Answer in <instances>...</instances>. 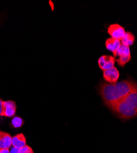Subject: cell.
I'll list each match as a JSON object with an SVG mask.
<instances>
[{
    "mask_svg": "<svg viewBox=\"0 0 137 153\" xmlns=\"http://www.w3.org/2000/svg\"><path fill=\"white\" fill-rule=\"evenodd\" d=\"M136 85V82L129 79L115 83L102 82L98 91L103 102L110 108L127 96Z\"/></svg>",
    "mask_w": 137,
    "mask_h": 153,
    "instance_id": "obj_1",
    "label": "cell"
},
{
    "mask_svg": "<svg viewBox=\"0 0 137 153\" xmlns=\"http://www.w3.org/2000/svg\"><path fill=\"white\" fill-rule=\"evenodd\" d=\"M118 118L128 120L137 115V86L133 88L130 93L109 108Z\"/></svg>",
    "mask_w": 137,
    "mask_h": 153,
    "instance_id": "obj_2",
    "label": "cell"
},
{
    "mask_svg": "<svg viewBox=\"0 0 137 153\" xmlns=\"http://www.w3.org/2000/svg\"><path fill=\"white\" fill-rule=\"evenodd\" d=\"M113 55L115 61L118 62L121 67L123 68L131 59L130 47L121 44L119 48L116 52L113 53Z\"/></svg>",
    "mask_w": 137,
    "mask_h": 153,
    "instance_id": "obj_3",
    "label": "cell"
},
{
    "mask_svg": "<svg viewBox=\"0 0 137 153\" xmlns=\"http://www.w3.org/2000/svg\"><path fill=\"white\" fill-rule=\"evenodd\" d=\"M108 33L114 39L120 40L126 33L125 29L119 24H112L108 28Z\"/></svg>",
    "mask_w": 137,
    "mask_h": 153,
    "instance_id": "obj_4",
    "label": "cell"
},
{
    "mask_svg": "<svg viewBox=\"0 0 137 153\" xmlns=\"http://www.w3.org/2000/svg\"><path fill=\"white\" fill-rule=\"evenodd\" d=\"M103 79L108 83H115L118 82L120 76V73L116 67L103 71Z\"/></svg>",
    "mask_w": 137,
    "mask_h": 153,
    "instance_id": "obj_5",
    "label": "cell"
},
{
    "mask_svg": "<svg viewBox=\"0 0 137 153\" xmlns=\"http://www.w3.org/2000/svg\"><path fill=\"white\" fill-rule=\"evenodd\" d=\"M98 66L103 71L115 67V59L113 56L102 55L98 60Z\"/></svg>",
    "mask_w": 137,
    "mask_h": 153,
    "instance_id": "obj_6",
    "label": "cell"
},
{
    "mask_svg": "<svg viewBox=\"0 0 137 153\" xmlns=\"http://www.w3.org/2000/svg\"><path fill=\"white\" fill-rule=\"evenodd\" d=\"M17 105L14 101L10 100L3 101V116L11 118L15 116L16 113Z\"/></svg>",
    "mask_w": 137,
    "mask_h": 153,
    "instance_id": "obj_7",
    "label": "cell"
},
{
    "mask_svg": "<svg viewBox=\"0 0 137 153\" xmlns=\"http://www.w3.org/2000/svg\"><path fill=\"white\" fill-rule=\"evenodd\" d=\"M11 146V135L7 132L0 131V149H9Z\"/></svg>",
    "mask_w": 137,
    "mask_h": 153,
    "instance_id": "obj_8",
    "label": "cell"
},
{
    "mask_svg": "<svg viewBox=\"0 0 137 153\" xmlns=\"http://www.w3.org/2000/svg\"><path fill=\"white\" fill-rule=\"evenodd\" d=\"M27 145L26 137L22 133L17 134L12 137V146L17 149H20Z\"/></svg>",
    "mask_w": 137,
    "mask_h": 153,
    "instance_id": "obj_9",
    "label": "cell"
},
{
    "mask_svg": "<svg viewBox=\"0 0 137 153\" xmlns=\"http://www.w3.org/2000/svg\"><path fill=\"white\" fill-rule=\"evenodd\" d=\"M121 45V41L114 39L113 37L108 38L105 42V46L107 50L113 53L116 52V51L119 48Z\"/></svg>",
    "mask_w": 137,
    "mask_h": 153,
    "instance_id": "obj_10",
    "label": "cell"
},
{
    "mask_svg": "<svg viewBox=\"0 0 137 153\" xmlns=\"http://www.w3.org/2000/svg\"><path fill=\"white\" fill-rule=\"evenodd\" d=\"M134 42L135 36L132 33L129 31L126 32L125 34H124L123 37L121 39V44L127 47H129L133 45L134 44Z\"/></svg>",
    "mask_w": 137,
    "mask_h": 153,
    "instance_id": "obj_11",
    "label": "cell"
},
{
    "mask_svg": "<svg viewBox=\"0 0 137 153\" xmlns=\"http://www.w3.org/2000/svg\"><path fill=\"white\" fill-rule=\"evenodd\" d=\"M23 120L19 117H15L11 121V125L15 129H19L23 125Z\"/></svg>",
    "mask_w": 137,
    "mask_h": 153,
    "instance_id": "obj_12",
    "label": "cell"
},
{
    "mask_svg": "<svg viewBox=\"0 0 137 153\" xmlns=\"http://www.w3.org/2000/svg\"><path fill=\"white\" fill-rule=\"evenodd\" d=\"M19 153H34V152L30 146L26 145L19 149Z\"/></svg>",
    "mask_w": 137,
    "mask_h": 153,
    "instance_id": "obj_13",
    "label": "cell"
},
{
    "mask_svg": "<svg viewBox=\"0 0 137 153\" xmlns=\"http://www.w3.org/2000/svg\"><path fill=\"white\" fill-rule=\"evenodd\" d=\"M3 100L0 99V117L3 116Z\"/></svg>",
    "mask_w": 137,
    "mask_h": 153,
    "instance_id": "obj_14",
    "label": "cell"
},
{
    "mask_svg": "<svg viewBox=\"0 0 137 153\" xmlns=\"http://www.w3.org/2000/svg\"><path fill=\"white\" fill-rule=\"evenodd\" d=\"M9 153H19V149H17L14 147H12L10 150H9Z\"/></svg>",
    "mask_w": 137,
    "mask_h": 153,
    "instance_id": "obj_15",
    "label": "cell"
},
{
    "mask_svg": "<svg viewBox=\"0 0 137 153\" xmlns=\"http://www.w3.org/2000/svg\"><path fill=\"white\" fill-rule=\"evenodd\" d=\"M0 153H9V149H0Z\"/></svg>",
    "mask_w": 137,
    "mask_h": 153,
    "instance_id": "obj_16",
    "label": "cell"
}]
</instances>
